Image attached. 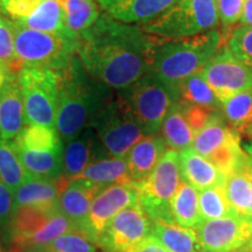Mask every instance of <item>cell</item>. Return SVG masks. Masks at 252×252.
Wrapping results in <instances>:
<instances>
[{"mask_svg":"<svg viewBox=\"0 0 252 252\" xmlns=\"http://www.w3.org/2000/svg\"><path fill=\"white\" fill-rule=\"evenodd\" d=\"M229 252H252V250L249 247H245L243 248H239V249H236V250H232V251H229Z\"/></svg>","mask_w":252,"mask_h":252,"instance_id":"obj_44","label":"cell"},{"mask_svg":"<svg viewBox=\"0 0 252 252\" xmlns=\"http://www.w3.org/2000/svg\"><path fill=\"white\" fill-rule=\"evenodd\" d=\"M18 72H12L0 88V137L6 140H13L28 125Z\"/></svg>","mask_w":252,"mask_h":252,"instance_id":"obj_18","label":"cell"},{"mask_svg":"<svg viewBox=\"0 0 252 252\" xmlns=\"http://www.w3.org/2000/svg\"><path fill=\"white\" fill-rule=\"evenodd\" d=\"M242 147H243L244 152L247 153V156L249 158V160H250V163L252 166V140H249V141H245V143H242Z\"/></svg>","mask_w":252,"mask_h":252,"instance_id":"obj_43","label":"cell"},{"mask_svg":"<svg viewBox=\"0 0 252 252\" xmlns=\"http://www.w3.org/2000/svg\"><path fill=\"white\" fill-rule=\"evenodd\" d=\"M103 188L83 179L68 182L60 195V210L70 220L78 231L82 232L89 215L91 204Z\"/></svg>","mask_w":252,"mask_h":252,"instance_id":"obj_19","label":"cell"},{"mask_svg":"<svg viewBox=\"0 0 252 252\" xmlns=\"http://www.w3.org/2000/svg\"><path fill=\"white\" fill-rule=\"evenodd\" d=\"M64 178L56 180L28 176L27 180L14 193L13 210L19 207H37L52 209L58 208L60 195L68 185Z\"/></svg>","mask_w":252,"mask_h":252,"instance_id":"obj_20","label":"cell"},{"mask_svg":"<svg viewBox=\"0 0 252 252\" xmlns=\"http://www.w3.org/2000/svg\"><path fill=\"white\" fill-rule=\"evenodd\" d=\"M247 247H249L252 250V242H249V243L247 244Z\"/></svg>","mask_w":252,"mask_h":252,"instance_id":"obj_47","label":"cell"},{"mask_svg":"<svg viewBox=\"0 0 252 252\" xmlns=\"http://www.w3.org/2000/svg\"><path fill=\"white\" fill-rule=\"evenodd\" d=\"M60 78L61 71L50 69L23 67L19 70L28 125L55 128Z\"/></svg>","mask_w":252,"mask_h":252,"instance_id":"obj_9","label":"cell"},{"mask_svg":"<svg viewBox=\"0 0 252 252\" xmlns=\"http://www.w3.org/2000/svg\"><path fill=\"white\" fill-rule=\"evenodd\" d=\"M30 176L15 150L13 140L0 137V179L15 193Z\"/></svg>","mask_w":252,"mask_h":252,"instance_id":"obj_32","label":"cell"},{"mask_svg":"<svg viewBox=\"0 0 252 252\" xmlns=\"http://www.w3.org/2000/svg\"><path fill=\"white\" fill-rule=\"evenodd\" d=\"M0 62L14 71H18V65H20L15 55L12 21L4 15H0Z\"/></svg>","mask_w":252,"mask_h":252,"instance_id":"obj_36","label":"cell"},{"mask_svg":"<svg viewBox=\"0 0 252 252\" xmlns=\"http://www.w3.org/2000/svg\"><path fill=\"white\" fill-rule=\"evenodd\" d=\"M239 24H241V26H252V0H247L245 1V6Z\"/></svg>","mask_w":252,"mask_h":252,"instance_id":"obj_41","label":"cell"},{"mask_svg":"<svg viewBox=\"0 0 252 252\" xmlns=\"http://www.w3.org/2000/svg\"><path fill=\"white\" fill-rule=\"evenodd\" d=\"M191 149L216 166L225 176L235 172L248 159L242 147L241 134L228 124L219 110L195 133Z\"/></svg>","mask_w":252,"mask_h":252,"instance_id":"obj_7","label":"cell"},{"mask_svg":"<svg viewBox=\"0 0 252 252\" xmlns=\"http://www.w3.org/2000/svg\"><path fill=\"white\" fill-rule=\"evenodd\" d=\"M137 203L138 190L133 184H117L103 188L93 201L82 232L96 244L113 217Z\"/></svg>","mask_w":252,"mask_h":252,"instance_id":"obj_14","label":"cell"},{"mask_svg":"<svg viewBox=\"0 0 252 252\" xmlns=\"http://www.w3.org/2000/svg\"><path fill=\"white\" fill-rule=\"evenodd\" d=\"M172 217L176 224L195 229L202 222L198 208V190L187 181L181 180L171 201Z\"/></svg>","mask_w":252,"mask_h":252,"instance_id":"obj_28","label":"cell"},{"mask_svg":"<svg viewBox=\"0 0 252 252\" xmlns=\"http://www.w3.org/2000/svg\"><path fill=\"white\" fill-rule=\"evenodd\" d=\"M18 156L25 169L31 176L41 179H56L62 175L63 150H20L17 149Z\"/></svg>","mask_w":252,"mask_h":252,"instance_id":"obj_26","label":"cell"},{"mask_svg":"<svg viewBox=\"0 0 252 252\" xmlns=\"http://www.w3.org/2000/svg\"><path fill=\"white\" fill-rule=\"evenodd\" d=\"M224 189L230 206L239 216L249 217L252 197V166L249 158L243 165L225 176Z\"/></svg>","mask_w":252,"mask_h":252,"instance_id":"obj_25","label":"cell"},{"mask_svg":"<svg viewBox=\"0 0 252 252\" xmlns=\"http://www.w3.org/2000/svg\"><path fill=\"white\" fill-rule=\"evenodd\" d=\"M76 179L88 180L100 188L117 184H132L126 159L117 157H106L91 162Z\"/></svg>","mask_w":252,"mask_h":252,"instance_id":"obj_24","label":"cell"},{"mask_svg":"<svg viewBox=\"0 0 252 252\" xmlns=\"http://www.w3.org/2000/svg\"><path fill=\"white\" fill-rule=\"evenodd\" d=\"M165 152V141L158 134L146 135L133 145L125 157L132 184H140L147 179Z\"/></svg>","mask_w":252,"mask_h":252,"instance_id":"obj_21","label":"cell"},{"mask_svg":"<svg viewBox=\"0 0 252 252\" xmlns=\"http://www.w3.org/2000/svg\"><path fill=\"white\" fill-rule=\"evenodd\" d=\"M249 217H252V197H251V204H250V213H249Z\"/></svg>","mask_w":252,"mask_h":252,"instance_id":"obj_46","label":"cell"},{"mask_svg":"<svg viewBox=\"0 0 252 252\" xmlns=\"http://www.w3.org/2000/svg\"><path fill=\"white\" fill-rule=\"evenodd\" d=\"M0 252H4V251H2V247H1V242H0Z\"/></svg>","mask_w":252,"mask_h":252,"instance_id":"obj_48","label":"cell"},{"mask_svg":"<svg viewBox=\"0 0 252 252\" xmlns=\"http://www.w3.org/2000/svg\"><path fill=\"white\" fill-rule=\"evenodd\" d=\"M160 131L166 146L171 150L184 151L193 145L195 133L186 118L184 105L178 100L167 113Z\"/></svg>","mask_w":252,"mask_h":252,"instance_id":"obj_27","label":"cell"},{"mask_svg":"<svg viewBox=\"0 0 252 252\" xmlns=\"http://www.w3.org/2000/svg\"><path fill=\"white\" fill-rule=\"evenodd\" d=\"M200 72L220 103L252 88V67L236 58L228 46L220 47Z\"/></svg>","mask_w":252,"mask_h":252,"instance_id":"obj_11","label":"cell"},{"mask_svg":"<svg viewBox=\"0 0 252 252\" xmlns=\"http://www.w3.org/2000/svg\"><path fill=\"white\" fill-rule=\"evenodd\" d=\"M195 231L204 252H229L245 247L251 239L249 217L239 215L202 220Z\"/></svg>","mask_w":252,"mask_h":252,"instance_id":"obj_15","label":"cell"},{"mask_svg":"<svg viewBox=\"0 0 252 252\" xmlns=\"http://www.w3.org/2000/svg\"><path fill=\"white\" fill-rule=\"evenodd\" d=\"M119 93L147 135L158 134L167 113L178 100L174 91L152 72Z\"/></svg>","mask_w":252,"mask_h":252,"instance_id":"obj_10","label":"cell"},{"mask_svg":"<svg viewBox=\"0 0 252 252\" xmlns=\"http://www.w3.org/2000/svg\"><path fill=\"white\" fill-rule=\"evenodd\" d=\"M126 252H168L162 247L156 238L150 236V237L143 239L138 244H135L133 248Z\"/></svg>","mask_w":252,"mask_h":252,"instance_id":"obj_40","label":"cell"},{"mask_svg":"<svg viewBox=\"0 0 252 252\" xmlns=\"http://www.w3.org/2000/svg\"><path fill=\"white\" fill-rule=\"evenodd\" d=\"M13 191L0 179V226H6L13 213Z\"/></svg>","mask_w":252,"mask_h":252,"instance_id":"obj_39","label":"cell"},{"mask_svg":"<svg viewBox=\"0 0 252 252\" xmlns=\"http://www.w3.org/2000/svg\"><path fill=\"white\" fill-rule=\"evenodd\" d=\"M179 163L182 180L187 181L198 191L214 186L224 185L225 175L191 147L180 151Z\"/></svg>","mask_w":252,"mask_h":252,"instance_id":"obj_22","label":"cell"},{"mask_svg":"<svg viewBox=\"0 0 252 252\" xmlns=\"http://www.w3.org/2000/svg\"><path fill=\"white\" fill-rule=\"evenodd\" d=\"M15 55L19 64L62 71L77 54L80 36L49 33L24 27L12 21Z\"/></svg>","mask_w":252,"mask_h":252,"instance_id":"obj_4","label":"cell"},{"mask_svg":"<svg viewBox=\"0 0 252 252\" xmlns=\"http://www.w3.org/2000/svg\"><path fill=\"white\" fill-rule=\"evenodd\" d=\"M43 250L48 252H97V248L83 232L70 230L55 238Z\"/></svg>","mask_w":252,"mask_h":252,"instance_id":"obj_34","label":"cell"},{"mask_svg":"<svg viewBox=\"0 0 252 252\" xmlns=\"http://www.w3.org/2000/svg\"><path fill=\"white\" fill-rule=\"evenodd\" d=\"M220 109L235 131L252 135V88L230 97L222 103Z\"/></svg>","mask_w":252,"mask_h":252,"instance_id":"obj_31","label":"cell"},{"mask_svg":"<svg viewBox=\"0 0 252 252\" xmlns=\"http://www.w3.org/2000/svg\"><path fill=\"white\" fill-rule=\"evenodd\" d=\"M0 12L13 23L31 30L77 35L65 27L58 0H0Z\"/></svg>","mask_w":252,"mask_h":252,"instance_id":"obj_12","label":"cell"},{"mask_svg":"<svg viewBox=\"0 0 252 252\" xmlns=\"http://www.w3.org/2000/svg\"><path fill=\"white\" fill-rule=\"evenodd\" d=\"M182 105H184L185 109L186 118H187L189 125H190L194 133L200 131L201 128L207 124L208 121H209L210 117L213 116V113L216 111V110L207 109L198 105H185V104H182Z\"/></svg>","mask_w":252,"mask_h":252,"instance_id":"obj_38","label":"cell"},{"mask_svg":"<svg viewBox=\"0 0 252 252\" xmlns=\"http://www.w3.org/2000/svg\"><path fill=\"white\" fill-rule=\"evenodd\" d=\"M158 39L103 12L80 34L77 55L91 76L121 91L149 74Z\"/></svg>","mask_w":252,"mask_h":252,"instance_id":"obj_1","label":"cell"},{"mask_svg":"<svg viewBox=\"0 0 252 252\" xmlns=\"http://www.w3.org/2000/svg\"><path fill=\"white\" fill-rule=\"evenodd\" d=\"M41 252H48V251H46V250H43V249H42V250H41Z\"/></svg>","mask_w":252,"mask_h":252,"instance_id":"obj_49","label":"cell"},{"mask_svg":"<svg viewBox=\"0 0 252 252\" xmlns=\"http://www.w3.org/2000/svg\"><path fill=\"white\" fill-rule=\"evenodd\" d=\"M12 72H18V71L12 70V69H9L7 67V65L4 64V63L0 62V88L2 87V84L5 83V81L7 80Z\"/></svg>","mask_w":252,"mask_h":252,"instance_id":"obj_42","label":"cell"},{"mask_svg":"<svg viewBox=\"0 0 252 252\" xmlns=\"http://www.w3.org/2000/svg\"><path fill=\"white\" fill-rule=\"evenodd\" d=\"M249 220H250V229H251V239H250V242H252V217H249Z\"/></svg>","mask_w":252,"mask_h":252,"instance_id":"obj_45","label":"cell"},{"mask_svg":"<svg viewBox=\"0 0 252 252\" xmlns=\"http://www.w3.org/2000/svg\"><path fill=\"white\" fill-rule=\"evenodd\" d=\"M223 34L212 30L200 35L178 40L158 39L150 72L166 83L178 96L179 86L200 71L222 47Z\"/></svg>","mask_w":252,"mask_h":252,"instance_id":"obj_3","label":"cell"},{"mask_svg":"<svg viewBox=\"0 0 252 252\" xmlns=\"http://www.w3.org/2000/svg\"><path fill=\"white\" fill-rule=\"evenodd\" d=\"M90 125L110 157L125 158L133 145L147 135L122 94L104 104Z\"/></svg>","mask_w":252,"mask_h":252,"instance_id":"obj_6","label":"cell"},{"mask_svg":"<svg viewBox=\"0 0 252 252\" xmlns=\"http://www.w3.org/2000/svg\"><path fill=\"white\" fill-rule=\"evenodd\" d=\"M247 0H216L217 13L223 27L235 26L241 20Z\"/></svg>","mask_w":252,"mask_h":252,"instance_id":"obj_37","label":"cell"},{"mask_svg":"<svg viewBox=\"0 0 252 252\" xmlns=\"http://www.w3.org/2000/svg\"><path fill=\"white\" fill-rule=\"evenodd\" d=\"M110 157L91 125L76 138L65 143L63 150L62 178L67 181L76 179L91 162Z\"/></svg>","mask_w":252,"mask_h":252,"instance_id":"obj_16","label":"cell"},{"mask_svg":"<svg viewBox=\"0 0 252 252\" xmlns=\"http://www.w3.org/2000/svg\"><path fill=\"white\" fill-rule=\"evenodd\" d=\"M63 12L65 27L80 35L99 18V5L96 0H58Z\"/></svg>","mask_w":252,"mask_h":252,"instance_id":"obj_29","label":"cell"},{"mask_svg":"<svg viewBox=\"0 0 252 252\" xmlns=\"http://www.w3.org/2000/svg\"><path fill=\"white\" fill-rule=\"evenodd\" d=\"M198 208L202 220L237 215L226 198L224 185L214 186L198 191Z\"/></svg>","mask_w":252,"mask_h":252,"instance_id":"obj_33","label":"cell"},{"mask_svg":"<svg viewBox=\"0 0 252 252\" xmlns=\"http://www.w3.org/2000/svg\"><path fill=\"white\" fill-rule=\"evenodd\" d=\"M178 102L185 105H198L212 110L222 108V103L214 94L212 88L208 86L200 71L186 78L179 86Z\"/></svg>","mask_w":252,"mask_h":252,"instance_id":"obj_30","label":"cell"},{"mask_svg":"<svg viewBox=\"0 0 252 252\" xmlns=\"http://www.w3.org/2000/svg\"><path fill=\"white\" fill-rule=\"evenodd\" d=\"M219 23L216 0H179L141 28L160 39L178 40L215 30Z\"/></svg>","mask_w":252,"mask_h":252,"instance_id":"obj_5","label":"cell"},{"mask_svg":"<svg viewBox=\"0 0 252 252\" xmlns=\"http://www.w3.org/2000/svg\"><path fill=\"white\" fill-rule=\"evenodd\" d=\"M181 180L179 153L166 150L147 179L134 185L138 190V203L151 220L175 223L171 213V201Z\"/></svg>","mask_w":252,"mask_h":252,"instance_id":"obj_8","label":"cell"},{"mask_svg":"<svg viewBox=\"0 0 252 252\" xmlns=\"http://www.w3.org/2000/svg\"><path fill=\"white\" fill-rule=\"evenodd\" d=\"M151 231L152 220L137 203L125 208L113 217L96 244L106 252H126L150 237Z\"/></svg>","mask_w":252,"mask_h":252,"instance_id":"obj_13","label":"cell"},{"mask_svg":"<svg viewBox=\"0 0 252 252\" xmlns=\"http://www.w3.org/2000/svg\"><path fill=\"white\" fill-rule=\"evenodd\" d=\"M113 96L112 89L91 76L76 54L61 71L55 128L63 143L76 138Z\"/></svg>","mask_w":252,"mask_h":252,"instance_id":"obj_2","label":"cell"},{"mask_svg":"<svg viewBox=\"0 0 252 252\" xmlns=\"http://www.w3.org/2000/svg\"><path fill=\"white\" fill-rule=\"evenodd\" d=\"M226 46L236 58L252 67V26H239L232 31Z\"/></svg>","mask_w":252,"mask_h":252,"instance_id":"obj_35","label":"cell"},{"mask_svg":"<svg viewBox=\"0 0 252 252\" xmlns=\"http://www.w3.org/2000/svg\"><path fill=\"white\" fill-rule=\"evenodd\" d=\"M151 236L168 252H204L195 229L165 220H152Z\"/></svg>","mask_w":252,"mask_h":252,"instance_id":"obj_23","label":"cell"},{"mask_svg":"<svg viewBox=\"0 0 252 252\" xmlns=\"http://www.w3.org/2000/svg\"><path fill=\"white\" fill-rule=\"evenodd\" d=\"M11 252H18V251H13V250H12V251H11Z\"/></svg>","mask_w":252,"mask_h":252,"instance_id":"obj_50","label":"cell"},{"mask_svg":"<svg viewBox=\"0 0 252 252\" xmlns=\"http://www.w3.org/2000/svg\"><path fill=\"white\" fill-rule=\"evenodd\" d=\"M99 7L116 20L144 25L156 20L179 0H96Z\"/></svg>","mask_w":252,"mask_h":252,"instance_id":"obj_17","label":"cell"}]
</instances>
